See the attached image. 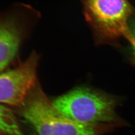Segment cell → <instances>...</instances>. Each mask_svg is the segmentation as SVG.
I'll use <instances>...</instances> for the list:
<instances>
[{
	"label": "cell",
	"instance_id": "cell-1",
	"mask_svg": "<svg viewBox=\"0 0 135 135\" xmlns=\"http://www.w3.org/2000/svg\"><path fill=\"white\" fill-rule=\"evenodd\" d=\"M23 105V116L38 135H102L117 126L73 121L61 114L38 88L32 90Z\"/></svg>",
	"mask_w": 135,
	"mask_h": 135
},
{
	"label": "cell",
	"instance_id": "cell-2",
	"mask_svg": "<svg viewBox=\"0 0 135 135\" xmlns=\"http://www.w3.org/2000/svg\"><path fill=\"white\" fill-rule=\"evenodd\" d=\"M53 105L63 115L78 123L115 125L118 123L114 100L87 88H77L58 97Z\"/></svg>",
	"mask_w": 135,
	"mask_h": 135
},
{
	"label": "cell",
	"instance_id": "cell-3",
	"mask_svg": "<svg viewBox=\"0 0 135 135\" xmlns=\"http://www.w3.org/2000/svg\"><path fill=\"white\" fill-rule=\"evenodd\" d=\"M87 22L102 38L126 36L131 42L129 22L135 11L128 0H81Z\"/></svg>",
	"mask_w": 135,
	"mask_h": 135
},
{
	"label": "cell",
	"instance_id": "cell-4",
	"mask_svg": "<svg viewBox=\"0 0 135 135\" xmlns=\"http://www.w3.org/2000/svg\"><path fill=\"white\" fill-rule=\"evenodd\" d=\"M40 13L28 5L18 3L0 13V72L14 58L19 47L23 25L38 19Z\"/></svg>",
	"mask_w": 135,
	"mask_h": 135
},
{
	"label": "cell",
	"instance_id": "cell-5",
	"mask_svg": "<svg viewBox=\"0 0 135 135\" xmlns=\"http://www.w3.org/2000/svg\"><path fill=\"white\" fill-rule=\"evenodd\" d=\"M37 65L34 53L18 67L0 74V103L14 106L24 104L35 85Z\"/></svg>",
	"mask_w": 135,
	"mask_h": 135
},
{
	"label": "cell",
	"instance_id": "cell-6",
	"mask_svg": "<svg viewBox=\"0 0 135 135\" xmlns=\"http://www.w3.org/2000/svg\"><path fill=\"white\" fill-rule=\"evenodd\" d=\"M0 134L24 135L12 111L2 105H0Z\"/></svg>",
	"mask_w": 135,
	"mask_h": 135
},
{
	"label": "cell",
	"instance_id": "cell-7",
	"mask_svg": "<svg viewBox=\"0 0 135 135\" xmlns=\"http://www.w3.org/2000/svg\"><path fill=\"white\" fill-rule=\"evenodd\" d=\"M131 23H130V29L132 36V40L131 43L132 44L133 52L135 56V19L133 20L132 19L131 20Z\"/></svg>",
	"mask_w": 135,
	"mask_h": 135
},
{
	"label": "cell",
	"instance_id": "cell-8",
	"mask_svg": "<svg viewBox=\"0 0 135 135\" xmlns=\"http://www.w3.org/2000/svg\"><path fill=\"white\" fill-rule=\"evenodd\" d=\"M0 135H2V134H0Z\"/></svg>",
	"mask_w": 135,
	"mask_h": 135
}]
</instances>
